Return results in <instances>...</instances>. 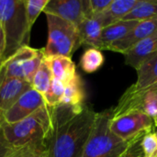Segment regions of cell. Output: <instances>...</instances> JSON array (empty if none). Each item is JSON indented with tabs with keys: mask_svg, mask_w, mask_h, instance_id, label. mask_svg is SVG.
Returning <instances> with one entry per match:
<instances>
[{
	"mask_svg": "<svg viewBox=\"0 0 157 157\" xmlns=\"http://www.w3.org/2000/svg\"><path fill=\"white\" fill-rule=\"evenodd\" d=\"M97 113L86 104L53 107L52 129L44 143L46 157L82 156Z\"/></svg>",
	"mask_w": 157,
	"mask_h": 157,
	"instance_id": "cell-1",
	"label": "cell"
},
{
	"mask_svg": "<svg viewBox=\"0 0 157 157\" xmlns=\"http://www.w3.org/2000/svg\"><path fill=\"white\" fill-rule=\"evenodd\" d=\"M52 111L53 107L45 104L18 122L0 123L7 144L16 149L33 144H44L52 129Z\"/></svg>",
	"mask_w": 157,
	"mask_h": 157,
	"instance_id": "cell-2",
	"label": "cell"
},
{
	"mask_svg": "<svg viewBox=\"0 0 157 157\" xmlns=\"http://www.w3.org/2000/svg\"><path fill=\"white\" fill-rule=\"evenodd\" d=\"M0 27L5 39L3 62L28 45L31 29L28 24L24 0H0Z\"/></svg>",
	"mask_w": 157,
	"mask_h": 157,
	"instance_id": "cell-3",
	"label": "cell"
},
{
	"mask_svg": "<svg viewBox=\"0 0 157 157\" xmlns=\"http://www.w3.org/2000/svg\"><path fill=\"white\" fill-rule=\"evenodd\" d=\"M112 118V109L97 113L92 132L81 157H119L128 148L132 140L123 141L111 132Z\"/></svg>",
	"mask_w": 157,
	"mask_h": 157,
	"instance_id": "cell-4",
	"label": "cell"
},
{
	"mask_svg": "<svg viewBox=\"0 0 157 157\" xmlns=\"http://www.w3.org/2000/svg\"><path fill=\"white\" fill-rule=\"evenodd\" d=\"M48 40L42 49L44 57L65 56L71 58L82 45L77 27L56 16L46 14Z\"/></svg>",
	"mask_w": 157,
	"mask_h": 157,
	"instance_id": "cell-5",
	"label": "cell"
},
{
	"mask_svg": "<svg viewBox=\"0 0 157 157\" xmlns=\"http://www.w3.org/2000/svg\"><path fill=\"white\" fill-rule=\"evenodd\" d=\"M112 109L113 118L132 111H141L155 119L157 115V83L141 89L131 86Z\"/></svg>",
	"mask_w": 157,
	"mask_h": 157,
	"instance_id": "cell-6",
	"label": "cell"
},
{
	"mask_svg": "<svg viewBox=\"0 0 157 157\" xmlns=\"http://www.w3.org/2000/svg\"><path fill=\"white\" fill-rule=\"evenodd\" d=\"M155 121L149 115L141 111H132L110 121V131L123 141H132L142 133L151 132Z\"/></svg>",
	"mask_w": 157,
	"mask_h": 157,
	"instance_id": "cell-7",
	"label": "cell"
},
{
	"mask_svg": "<svg viewBox=\"0 0 157 157\" xmlns=\"http://www.w3.org/2000/svg\"><path fill=\"white\" fill-rule=\"evenodd\" d=\"M46 104L42 95L34 89L28 90L5 113L0 116V123L13 124L30 116Z\"/></svg>",
	"mask_w": 157,
	"mask_h": 157,
	"instance_id": "cell-8",
	"label": "cell"
},
{
	"mask_svg": "<svg viewBox=\"0 0 157 157\" xmlns=\"http://www.w3.org/2000/svg\"><path fill=\"white\" fill-rule=\"evenodd\" d=\"M43 12L78 27L86 17V0H50Z\"/></svg>",
	"mask_w": 157,
	"mask_h": 157,
	"instance_id": "cell-9",
	"label": "cell"
},
{
	"mask_svg": "<svg viewBox=\"0 0 157 157\" xmlns=\"http://www.w3.org/2000/svg\"><path fill=\"white\" fill-rule=\"evenodd\" d=\"M155 32H157V17L139 21L130 33H128L123 39L113 43L108 51L126 54L136 44Z\"/></svg>",
	"mask_w": 157,
	"mask_h": 157,
	"instance_id": "cell-10",
	"label": "cell"
},
{
	"mask_svg": "<svg viewBox=\"0 0 157 157\" xmlns=\"http://www.w3.org/2000/svg\"><path fill=\"white\" fill-rule=\"evenodd\" d=\"M40 50L34 49L29 45L22 46L13 55L1 62L0 65V82L8 78L23 79L22 70L24 63L37 56Z\"/></svg>",
	"mask_w": 157,
	"mask_h": 157,
	"instance_id": "cell-11",
	"label": "cell"
},
{
	"mask_svg": "<svg viewBox=\"0 0 157 157\" xmlns=\"http://www.w3.org/2000/svg\"><path fill=\"white\" fill-rule=\"evenodd\" d=\"M31 84L24 79L8 78L0 82V116L8 110L28 90Z\"/></svg>",
	"mask_w": 157,
	"mask_h": 157,
	"instance_id": "cell-12",
	"label": "cell"
},
{
	"mask_svg": "<svg viewBox=\"0 0 157 157\" xmlns=\"http://www.w3.org/2000/svg\"><path fill=\"white\" fill-rule=\"evenodd\" d=\"M157 53V32L136 44L125 56V63L135 70Z\"/></svg>",
	"mask_w": 157,
	"mask_h": 157,
	"instance_id": "cell-13",
	"label": "cell"
},
{
	"mask_svg": "<svg viewBox=\"0 0 157 157\" xmlns=\"http://www.w3.org/2000/svg\"><path fill=\"white\" fill-rule=\"evenodd\" d=\"M103 23L99 16L86 17L77 27L82 45L90 46V48L101 49V34Z\"/></svg>",
	"mask_w": 157,
	"mask_h": 157,
	"instance_id": "cell-14",
	"label": "cell"
},
{
	"mask_svg": "<svg viewBox=\"0 0 157 157\" xmlns=\"http://www.w3.org/2000/svg\"><path fill=\"white\" fill-rule=\"evenodd\" d=\"M43 60L50 68L52 76L62 81L64 85L77 75L75 64L69 57L52 56L44 57Z\"/></svg>",
	"mask_w": 157,
	"mask_h": 157,
	"instance_id": "cell-15",
	"label": "cell"
},
{
	"mask_svg": "<svg viewBox=\"0 0 157 157\" xmlns=\"http://www.w3.org/2000/svg\"><path fill=\"white\" fill-rule=\"evenodd\" d=\"M139 21L134 20H121L113 23L103 29L101 34V49L100 51L107 50L118 40L123 39L130 33Z\"/></svg>",
	"mask_w": 157,
	"mask_h": 157,
	"instance_id": "cell-16",
	"label": "cell"
},
{
	"mask_svg": "<svg viewBox=\"0 0 157 157\" xmlns=\"http://www.w3.org/2000/svg\"><path fill=\"white\" fill-rule=\"evenodd\" d=\"M138 0H113L108 9L99 16L103 27L122 20L126 15L132 9Z\"/></svg>",
	"mask_w": 157,
	"mask_h": 157,
	"instance_id": "cell-17",
	"label": "cell"
},
{
	"mask_svg": "<svg viewBox=\"0 0 157 157\" xmlns=\"http://www.w3.org/2000/svg\"><path fill=\"white\" fill-rule=\"evenodd\" d=\"M85 89L82 79L76 75L71 81L64 85V93L62 99L63 105L80 107L84 105Z\"/></svg>",
	"mask_w": 157,
	"mask_h": 157,
	"instance_id": "cell-18",
	"label": "cell"
},
{
	"mask_svg": "<svg viewBox=\"0 0 157 157\" xmlns=\"http://www.w3.org/2000/svg\"><path fill=\"white\" fill-rule=\"evenodd\" d=\"M137 72V81L132 85L134 88L141 89L157 83V53L144 62Z\"/></svg>",
	"mask_w": 157,
	"mask_h": 157,
	"instance_id": "cell-19",
	"label": "cell"
},
{
	"mask_svg": "<svg viewBox=\"0 0 157 157\" xmlns=\"http://www.w3.org/2000/svg\"><path fill=\"white\" fill-rule=\"evenodd\" d=\"M157 17V0H138L122 20L143 21Z\"/></svg>",
	"mask_w": 157,
	"mask_h": 157,
	"instance_id": "cell-20",
	"label": "cell"
},
{
	"mask_svg": "<svg viewBox=\"0 0 157 157\" xmlns=\"http://www.w3.org/2000/svg\"><path fill=\"white\" fill-rule=\"evenodd\" d=\"M104 61L105 58L100 50L89 48L83 53L80 59V66L85 73L92 74L103 65Z\"/></svg>",
	"mask_w": 157,
	"mask_h": 157,
	"instance_id": "cell-21",
	"label": "cell"
},
{
	"mask_svg": "<svg viewBox=\"0 0 157 157\" xmlns=\"http://www.w3.org/2000/svg\"><path fill=\"white\" fill-rule=\"evenodd\" d=\"M52 80V72L43 60L31 81V88L39 92L44 98V96L48 93L50 89Z\"/></svg>",
	"mask_w": 157,
	"mask_h": 157,
	"instance_id": "cell-22",
	"label": "cell"
},
{
	"mask_svg": "<svg viewBox=\"0 0 157 157\" xmlns=\"http://www.w3.org/2000/svg\"><path fill=\"white\" fill-rule=\"evenodd\" d=\"M64 93V84L59 79L52 76L50 89L44 96L45 102L50 107H57L62 104V99Z\"/></svg>",
	"mask_w": 157,
	"mask_h": 157,
	"instance_id": "cell-23",
	"label": "cell"
},
{
	"mask_svg": "<svg viewBox=\"0 0 157 157\" xmlns=\"http://www.w3.org/2000/svg\"><path fill=\"white\" fill-rule=\"evenodd\" d=\"M50 0H24L26 17L29 27L31 29L39 15L44 10Z\"/></svg>",
	"mask_w": 157,
	"mask_h": 157,
	"instance_id": "cell-24",
	"label": "cell"
},
{
	"mask_svg": "<svg viewBox=\"0 0 157 157\" xmlns=\"http://www.w3.org/2000/svg\"><path fill=\"white\" fill-rule=\"evenodd\" d=\"M10 157H46V149L43 143L33 144L17 149Z\"/></svg>",
	"mask_w": 157,
	"mask_h": 157,
	"instance_id": "cell-25",
	"label": "cell"
},
{
	"mask_svg": "<svg viewBox=\"0 0 157 157\" xmlns=\"http://www.w3.org/2000/svg\"><path fill=\"white\" fill-rule=\"evenodd\" d=\"M113 0H86V17H98L103 14Z\"/></svg>",
	"mask_w": 157,
	"mask_h": 157,
	"instance_id": "cell-26",
	"label": "cell"
},
{
	"mask_svg": "<svg viewBox=\"0 0 157 157\" xmlns=\"http://www.w3.org/2000/svg\"><path fill=\"white\" fill-rule=\"evenodd\" d=\"M149 133V132H146ZM146 133H142L136 138H134L128 148L119 157H144V153L143 149V139Z\"/></svg>",
	"mask_w": 157,
	"mask_h": 157,
	"instance_id": "cell-27",
	"label": "cell"
},
{
	"mask_svg": "<svg viewBox=\"0 0 157 157\" xmlns=\"http://www.w3.org/2000/svg\"><path fill=\"white\" fill-rule=\"evenodd\" d=\"M143 149L144 157H157V135L155 132H149L144 136Z\"/></svg>",
	"mask_w": 157,
	"mask_h": 157,
	"instance_id": "cell-28",
	"label": "cell"
},
{
	"mask_svg": "<svg viewBox=\"0 0 157 157\" xmlns=\"http://www.w3.org/2000/svg\"><path fill=\"white\" fill-rule=\"evenodd\" d=\"M16 150V148L7 144L0 129V157H10Z\"/></svg>",
	"mask_w": 157,
	"mask_h": 157,
	"instance_id": "cell-29",
	"label": "cell"
},
{
	"mask_svg": "<svg viewBox=\"0 0 157 157\" xmlns=\"http://www.w3.org/2000/svg\"><path fill=\"white\" fill-rule=\"evenodd\" d=\"M4 51H5V39H4V34H3L2 29L0 27V62H2Z\"/></svg>",
	"mask_w": 157,
	"mask_h": 157,
	"instance_id": "cell-30",
	"label": "cell"
},
{
	"mask_svg": "<svg viewBox=\"0 0 157 157\" xmlns=\"http://www.w3.org/2000/svg\"><path fill=\"white\" fill-rule=\"evenodd\" d=\"M154 121H155V125L157 126V115L155 117V119H154Z\"/></svg>",
	"mask_w": 157,
	"mask_h": 157,
	"instance_id": "cell-31",
	"label": "cell"
},
{
	"mask_svg": "<svg viewBox=\"0 0 157 157\" xmlns=\"http://www.w3.org/2000/svg\"><path fill=\"white\" fill-rule=\"evenodd\" d=\"M156 127H157V126H156ZM155 134H156V135H157V130H156V132H155Z\"/></svg>",
	"mask_w": 157,
	"mask_h": 157,
	"instance_id": "cell-32",
	"label": "cell"
},
{
	"mask_svg": "<svg viewBox=\"0 0 157 157\" xmlns=\"http://www.w3.org/2000/svg\"><path fill=\"white\" fill-rule=\"evenodd\" d=\"M0 65H1V62H0Z\"/></svg>",
	"mask_w": 157,
	"mask_h": 157,
	"instance_id": "cell-33",
	"label": "cell"
}]
</instances>
